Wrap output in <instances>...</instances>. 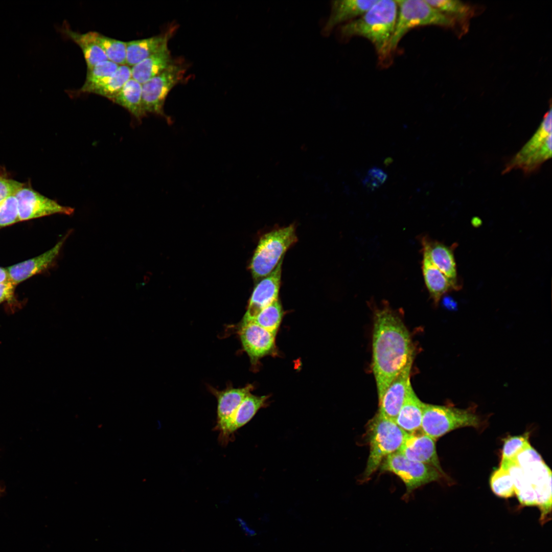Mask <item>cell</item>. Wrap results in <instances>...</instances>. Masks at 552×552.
I'll list each match as a JSON object with an SVG mask.
<instances>
[{
	"mask_svg": "<svg viewBox=\"0 0 552 552\" xmlns=\"http://www.w3.org/2000/svg\"><path fill=\"white\" fill-rule=\"evenodd\" d=\"M372 350V370L379 402L413 355L408 330L398 314L388 306L375 310Z\"/></svg>",
	"mask_w": 552,
	"mask_h": 552,
	"instance_id": "cell-1",
	"label": "cell"
},
{
	"mask_svg": "<svg viewBox=\"0 0 552 552\" xmlns=\"http://www.w3.org/2000/svg\"><path fill=\"white\" fill-rule=\"evenodd\" d=\"M396 1L378 0L360 17L339 27V37L343 40L363 37L374 45L381 59L389 54V44L397 16Z\"/></svg>",
	"mask_w": 552,
	"mask_h": 552,
	"instance_id": "cell-2",
	"label": "cell"
},
{
	"mask_svg": "<svg viewBox=\"0 0 552 552\" xmlns=\"http://www.w3.org/2000/svg\"><path fill=\"white\" fill-rule=\"evenodd\" d=\"M366 435L370 452L363 480L369 478L388 455L398 451L407 433L395 421L377 413L367 423Z\"/></svg>",
	"mask_w": 552,
	"mask_h": 552,
	"instance_id": "cell-3",
	"label": "cell"
},
{
	"mask_svg": "<svg viewBox=\"0 0 552 552\" xmlns=\"http://www.w3.org/2000/svg\"><path fill=\"white\" fill-rule=\"evenodd\" d=\"M297 241L293 224L263 235L258 242L249 265L253 278L259 280L270 274L283 259L286 251Z\"/></svg>",
	"mask_w": 552,
	"mask_h": 552,
	"instance_id": "cell-4",
	"label": "cell"
},
{
	"mask_svg": "<svg viewBox=\"0 0 552 552\" xmlns=\"http://www.w3.org/2000/svg\"><path fill=\"white\" fill-rule=\"evenodd\" d=\"M397 16L394 32L389 44L391 53L402 37L411 29L420 26H438L450 27L453 19L441 13L426 0L396 1Z\"/></svg>",
	"mask_w": 552,
	"mask_h": 552,
	"instance_id": "cell-5",
	"label": "cell"
},
{
	"mask_svg": "<svg viewBox=\"0 0 552 552\" xmlns=\"http://www.w3.org/2000/svg\"><path fill=\"white\" fill-rule=\"evenodd\" d=\"M480 423L472 409L423 403L421 431L435 440L457 428H478Z\"/></svg>",
	"mask_w": 552,
	"mask_h": 552,
	"instance_id": "cell-6",
	"label": "cell"
},
{
	"mask_svg": "<svg viewBox=\"0 0 552 552\" xmlns=\"http://www.w3.org/2000/svg\"><path fill=\"white\" fill-rule=\"evenodd\" d=\"M551 155V108L532 137L507 163L503 173L520 170L525 174L536 171Z\"/></svg>",
	"mask_w": 552,
	"mask_h": 552,
	"instance_id": "cell-7",
	"label": "cell"
},
{
	"mask_svg": "<svg viewBox=\"0 0 552 552\" xmlns=\"http://www.w3.org/2000/svg\"><path fill=\"white\" fill-rule=\"evenodd\" d=\"M379 467L382 471L398 476L404 483L407 494L423 485L439 480L443 476L435 468L409 459L398 451L387 456Z\"/></svg>",
	"mask_w": 552,
	"mask_h": 552,
	"instance_id": "cell-8",
	"label": "cell"
},
{
	"mask_svg": "<svg viewBox=\"0 0 552 552\" xmlns=\"http://www.w3.org/2000/svg\"><path fill=\"white\" fill-rule=\"evenodd\" d=\"M185 69L174 62L163 72L142 84V104L146 115L155 113L166 117L165 100L172 88L182 79Z\"/></svg>",
	"mask_w": 552,
	"mask_h": 552,
	"instance_id": "cell-9",
	"label": "cell"
},
{
	"mask_svg": "<svg viewBox=\"0 0 552 552\" xmlns=\"http://www.w3.org/2000/svg\"><path fill=\"white\" fill-rule=\"evenodd\" d=\"M14 195L17 202L19 221L56 214L71 215L74 211L73 208L60 205L26 185Z\"/></svg>",
	"mask_w": 552,
	"mask_h": 552,
	"instance_id": "cell-10",
	"label": "cell"
},
{
	"mask_svg": "<svg viewBox=\"0 0 552 552\" xmlns=\"http://www.w3.org/2000/svg\"><path fill=\"white\" fill-rule=\"evenodd\" d=\"M238 334L252 364H257L260 358L275 353V334L255 323H241Z\"/></svg>",
	"mask_w": 552,
	"mask_h": 552,
	"instance_id": "cell-11",
	"label": "cell"
},
{
	"mask_svg": "<svg viewBox=\"0 0 552 552\" xmlns=\"http://www.w3.org/2000/svg\"><path fill=\"white\" fill-rule=\"evenodd\" d=\"M283 259L270 274L262 278L256 285L241 323L251 321L261 310L278 299Z\"/></svg>",
	"mask_w": 552,
	"mask_h": 552,
	"instance_id": "cell-12",
	"label": "cell"
},
{
	"mask_svg": "<svg viewBox=\"0 0 552 552\" xmlns=\"http://www.w3.org/2000/svg\"><path fill=\"white\" fill-rule=\"evenodd\" d=\"M413 355L408 359L401 372L390 383L379 402L378 412L395 422L411 385L410 375Z\"/></svg>",
	"mask_w": 552,
	"mask_h": 552,
	"instance_id": "cell-13",
	"label": "cell"
},
{
	"mask_svg": "<svg viewBox=\"0 0 552 552\" xmlns=\"http://www.w3.org/2000/svg\"><path fill=\"white\" fill-rule=\"evenodd\" d=\"M435 441L422 431L408 433L398 451L408 459L432 466L445 475L436 452Z\"/></svg>",
	"mask_w": 552,
	"mask_h": 552,
	"instance_id": "cell-14",
	"label": "cell"
},
{
	"mask_svg": "<svg viewBox=\"0 0 552 552\" xmlns=\"http://www.w3.org/2000/svg\"><path fill=\"white\" fill-rule=\"evenodd\" d=\"M378 0H338L331 3V11L322 28L321 33L329 35L335 27L353 20L363 14Z\"/></svg>",
	"mask_w": 552,
	"mask_h": 552,
	"instance_id": "cell-15",
	"label": "cell"
},
{
	"mask_svg": "<svg viewBox=\"0 0 552 552\" xmlns=\"http://www.w3.org/2000/svg\"><path fill=\"white\" fill-rule=\"evenodd\" d=\"M68 234L46 252L7 267L11 282L16 286L24 281L48 269L56 259Z\"/></svg>",
	"mask_w": 552,
	"mask_h": 552,
	"instance_id": "cell-16",
	"label": "cell"
},
{
	"mask_svg": "<svg viewBox=\"0 0 552 552\" xmlns=\"http://www.w3.org/2000/svg\"><path fill=\"white\" fill-rule=\"evenodd\" d=\"M252 389L253 386L251 384L242 388H228L223 390L210 388L217 400L215 428L219 431V435L223 433L238 407L242 400L250 394Z\"/></svg>",
	"mask_w": 552,
	"mask_h": 552,
	"instance_id": "cell-17",
	"label": "cell"
},
{
	"mask_svg": "<svg viewBox=\"0 0 552 552\" xmlns=\"http://www.w3.org/2000/svg\"><path fill=\"white\" fill-rule=\"evenodd\" d=\"M423 256L448 278L457 281L456 264L453 248L438 241H434L426 236L421 238Z\"/></svg>",
	"mask_w": 552,
	"mask_h": 552,
	"instance_id": "cell-18",
	"label": "cell"
},
{
	"mask_svg": "<svg viewBox=\"0 0 552 552\" xmlns=\"http://www.w3.org/2000/svg\"><path fill=\"white\" fill-rule=\"evenodd\" d=\"M267 396H258L251 393L241 402L230 420L223 433L219 436L220 442L225 445L231 436L240 428L247 423L264 405Z\"/></svg>",
	"mask_w": 552,
	"mask_h": 552,
	"instance_id": "cell-19",
	"label": "cell"
},
{
	"mask_svg": "<svg viewBox=\"0 0 552 552\" xmlns=\"http://www.w3.org/2000/svg\"><path fill=\"white\" fill-rule=\"evenodd\" d=\"M422 269L426 286L430 298L435 305L438 304L444 294L451 290H457L461 287L457 281L446 277L424 256L422 261Z\"/></svg>",
	"mask_w": 552,
	"mask_h": 552,
	"instance_id": "cell-20",
	"label": "cell"
},
{
	"mask_svg": "<svg viewBox=\"0 0 552 552\" xmlns=\"http://www.w3.org/2000/svg\"><path fill=\"white\" fill-rule=\"evenodd\" d=\"M173 62L167 44L131 67L132 78L142 84L163 72Z\"/></svg>",
	"mask_w": 552,
	"mask_h": 552,
	"instance_id": "cell-21",
	"label": "cell"
},
{
	"mask_svg": "<svg viewBox=\"0 0 552 552\" xmlns=\"http://www.w3.org/2000/svg\"><path fill=\"white\" fill-rule=\"evenodd\" d=\"M172 33L126 42V65L131 67L160 50L168 44Z\"/></svg>",
	"mask_w": 552,
	"mask_h": 552,
	"instance_id": "cell-22",
	"label": "cell"
},
{
	"mask_svg": "<svg viewBox=\"0 0 552 552\" xmlns=\"http://www.w3.org/2000/svg\"><path fill=\"white\" fill-rule=\"evenodd\" d=\"M423 405V402L416 395L410 385L405 401L395 420L396 423L407 433H415L421 430Z\"/></svg>",
	"mask_w": 552,
	"mask_h": 552,
	"instance_id": "cell-23",
	"label": "cell"
},
{
	"mask_svg": "<svg viewBox=\"0 0 552 552\" xmlns=\"http://www.w3.org/2000/svg\"><path fill=\"white\" fill-rule=\"evenodd\" d=\"M110 100L126 109L139 120L146 116L142 108V84L132 78Z\"/></svg>",
	"mask_w": 552,
	"mask_h": 552,
	"instance_id": "cell-24",
	"label": "cell"
},
{
	"mask_svg": "<svg viewBox=\"0 0 552 552\" xmlns=\"http://www.w3.org/2000/svg\"><path fill=\"white\" fill-rule=\"evenodd\" d=\"M64 32L66 36L81 49L86 63L87 71L92 68L97 63L108 60L103 50L96 43L89 32L80 33L66 27L64 28Z\"/></svg>",
	"mask_w": 552,
	"mask_h": 552,
	"instance_id": "cell-25",
	"label": "cell"
},
{
	"mask_svg": "<svg viewBox=\"0 0 552 552\" xmlns=\"http://www.w3.org/2000/svg\"><path fill=\"white\" fill-rule=\"evenodd\" d=\"M528 439V433H527L505 439L502 450L500 468L509 470L516 466L518 456L532 447Z\"/></svg>",
	"mask_w": 552,
	"mask_h": 552,
	"instance_id": "cell-26",
	"label": "cell"
},
{
	"mask_svg": "<svg viewBox=\"0 0 552 552\" xmlns=\"http://www.w3.org/2000/svg\"><path fill=\"white\" fill-rule=\"evenodd\" d=\"M90 35L106 55L108 60L119 65L126 64V42L104 36L98 32Z\"/></svg>",
	"mask_w": 552,
	"mask_h": 552,
	"instance_id": "cell-27",
	"label": "cell"
},
{
	"mask_svg": "<svg viewBox=\"0 0 552 552\" xmlns=\"http://www.w3.org/2000/svg\"><path fill=\"white\" fill-rule=\"evenodd\" d=\"M119 65L109 60L100 62L87 71L85 82L79 91L91 93L104 83L118 68Z\"/></svg>",
	"mask_w": 552,
	"mask_h": 552,
	"instance_id": "cell-28",
	"label": "cell"
},
{
	"mask_svg": "<svg viewBox=\"0 0 552 552\" xmlns=\"http://www.w3.org/2000/svg\"><path fill=\"white\" fill-rule=\"evenodd\" d=\"M132 78L131 67L127 65H120L117 70L102 85L91 93L110 99L117 94L125 84Z\"/></svg>",
	"mask_w": 552,
	"mask_h": 552,
	"instance_id": "cell-29",
	"label": "cell"
},
{
	"mask_svg": "<svg viewBox=\"0 0 552 552\" xmlns=\"http://www.w3.org/2000/svg\"><path fill=\"white\" fill-rule=\"evenodd\" d=\"M283 316L282 307L278 299L261 310L251 321L276 335Z\"/></svg>",
	"mask_w": 552,
	"mask_h": 552,
	"instance_id": "cell-30",
	"label": "cell"
},
{
	"mask_svg": "<svg viewBox=\"0 0 552 552\" xmlns=\"http://www.w3.org/2000/svg\"><path fill=\"white\" fill-rule=\"evenodd\" d=\"M490 486L494 493L502 498H509L515 494V485L509 470L500 468L495 470L491 476Z\"/></svg>",
	"mask_w": 552,
	"mask_h": 552,
	"instance_id": "cell-31",
	"label": "cell"
},
{
	"mask_svg": "<svg viewBox=\"0 0 552 552\" xmlns=\"http://www.w3.org/2000/svg\"><path fill=\"white\" fill-rule=\"evenodd\" d=\"M441 13L451 18H463L468 15L470 8L466 4L457 0H426ZM453 19V18H452Z\"/></svg>",
	"mask_w": 552,
	"mask_h": 552,
	"instance_id": "cell-32",
	"label": "cell"
},
{
	"mask_svg": "<svg viewBox=\"0 0 552 552\" xmlns=\"http://www.w3.org/2000/svg\"><path fill=\"white\" fill-rule=\"evenodd\" d=\"M19 221L17 200L9 196L0 203V228Z\"/></svg>",
	"mask_w": 552,
	"mask_h": 552,
	"instance_id": "cell-33",
	"label": "cell"
},
{
	"mask_svg": "<svg viewBox=\"0 0 552 552\" xmlns=\"http://www.w3.org/2000/svg\"><path fill=\"white\" fill-rule=\"evenodd\" d=\"M388 177L387 173L380 168L373 167L367 171L362 179L364 188L368 192H373L381 187Z\"/></svg>",
	"mask_w": 552,
	"mask_h": 552,
	"instance_id": "cell-34",
	"label": "cell"
},
{
	"mask_svg": "<svg viewBox=\"0 0 552 552\" xmlns=\"http://www.w3.org/2000/svg\"><path fill=\"white\" fill-rule=\"evenodd\" d=\"M25 184L7 176L0 171V203L7 198L14 195Z\"/></svg>",
	"mask_w": 552,
	"mask_h": 552,
	"instance_id": "cell-35",
	"label": "cell"
},
{
	"mask_svg": "<svg viewBox=\"0 0 552 552\" xmlns=\"http://www.w3.org/2000/svg\"><path fill=\"white\" fill-rule=\"evenodd\" d=\"M15 287L11 282L0 284V304L13 298Z\"/></svg>",
	"mask_w": 552,
	"mask_h": 552,
	"instance_id": "cell-36",
	"label": "cell"
},
{
	"mask_svg": "<svg viewBox=\"0 0 552 552\" xmlns=\"http://www.w3.org/2000/svg\"><path fill=\"white\" fill-rule=\"evenodd\" d=\"M9 282L11 281L7 268L0 267V284Z\"/></svg>",
	"mask_w": 552,
	"mask_h": 552,
	"instance_id": "cell-37",
	"label": "cell"
},
{
	"mask_svg": "<svg viewBox=\"0 0 552 552\" xmlns=\"http://www.w3.org/2000/svg\"><path fill=\"white\" fill-rule=\"evenodd\" d=\"M445 307L449 309H453L456 307V303L450 296H445L443 301Z\"/></svg>",
	"mask_w": 552,
	"mask_h": 552,
	"instance_id": "cell-38",
	"label": "cell"
}]
</instances>
